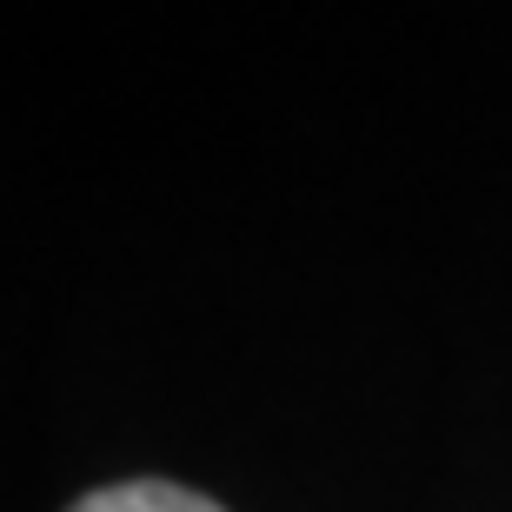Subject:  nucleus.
Here are the masks:
<instances>
[{
  "label": "nucleus",
  "mask_w": 512,
  "mask_h": 512,
  "mask_svg": "<svg viewBox=\"0 0 512 512\" xmlns=\"http://www.w3.org/2000/svg\"><path fill=\"white\" fill-rule=\"evenodd\" d=\"M74 512H220L207 493H187V486H167V479H127V486H100L87 493Z\"/></svg>",
  "instance_id": "f257e3e1"
}]
</instances>
